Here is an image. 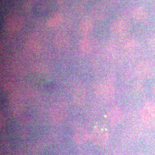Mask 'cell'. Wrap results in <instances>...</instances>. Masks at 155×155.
<instances>
[{
  "label": "cell",
  "mask_w": 155,
  "mask_h": 155,
  "mask_svg": "<svg viewBox=\"0 0 155 155\" xmlns=\"http://www.w3.org/2000/svg\"><path fill=\"white\" fill-rule=\"evenodd\" d=\"M141 118L147 127L155 129V105L152 103H147L141 111Z\"/></svg>",
  "instance_id": "obj_1"
},
{
  "label": "cell",
  "mask_w": 155,
  "mask_h": 155,
  "mask_svg": "<svg viewBox=\"0 0 155 155\" xmlns=\"http://www.w3.org/2000/svg\"><path fill=\"white\" fill-rule=\"evenodd\" d=\"M137 74L142 79H148L153 74V67L148 61H142L137 67Z\"/></svg>",
  "instance_id": "obj_2"
},
{
  "label": "cell",
  "mask_w": 155,
  "mask_h": 155,
  "mask_svg": "<svg viewBox=\"0 0 155 155\" xmlns=\"http://www.w3.org/2000/svg\"><path fill=\"white\" fill-rule=\"evenodd\" d=\"M127 27V20L122 18H117L113 20L110 26L111 31L113 33H122Z\"/></svg>",
  "instance_id": "obj_3"
},
{
  "label": "cell",
  "mask_w": 155,
  "mask_h": 155,
  "mask_svg": "<svg viewBox=\"0 0 155 155\" xmlns=\"http://www.w3.org/2000/svg\"><path fill=\"white\" fill-rule=\"evenodd\" d=\"M148 16V13L147 10L141 6H139L136 8L133 11V16L135 19L143 21L147 18Z\"/></svg>",
  "instance_id": "obj_4"
},
{
  "label": "cell",
  "mask_w": 155,
  "mask_h": 155,
  "mask_svg": "<svg viewBox=\"0 0 155 155\" xmlns=\"http://www.w3.org/2000/svg\"><path fill=\"white\" fill-rule=\"evenodd\" d=\"M122 117V113L119 109H114L111 111L110 120L111 123L117 124L121 120Z\"/></svg>",
  "instance_id": "obj_5"
},
{
  "label": "cell",
  "mask_w": 155,
  "mask_h": 155,
  "mask_svg": "<svg viewBox=\"0 0 155 155\" xmlns=\"http://www.w3.org/2000/svg\"><path fill=\"white\" fill-rule=\"evenodd\" d=\"M95 16L98 19H104L107 15V11L104 6L99 5L94 9Z\"/></svg>",
  "instance_id": "obj_6"
},
{
  "label": "cell",
  "mask_w": 155,
  "mask_h": 155,
  "mask_svg": "<svg viewBox=\"0 0 155 155\" xmlns=\"http://www.w3.org/2000/svg\"><path fill=\"white\" fill-rule=\"evenodd\" d=\"M93 28V24L91 21L89 20H84L81 24V30L83 33H89L90 32Z\"/></svg>",
  "instance_id": "obj_7"
},
{
  "label": "cell",
  "mask_w": 155,
  "mask_h": 155,
  "mask_svg": "<svg viewBox=\"0 0 155 155\" xmlns=\"http://www.w3.org/2000/svg\"><path fill=\"white\" fill-rule=\"evenodd\" d=\"M61 15L57 14L54 16L51 17L47 21V25L50 27H56L61 22Z\"/></svg>",
  "instance_id": "obj_8"
},
{
  "label": "cell",
  "mask_w": 155,
  "mask_h": 155,
  "mask_svg": "<svg viewBox=\"0 0 155 155\" xmlns=\"http://www.w3.org/2000/svg\"><path fill=\"white\" fill-rule=\"evenodd\" d=\"M17 22H21V18H16L15 17H13V18H10L9 20V27L15 30H16L17 28H20L21 27V24L17 23Z\"/></svg>",
  "instance_id": "obj_9"
},
{
  "label": "cell",
  "mask_w": 155,
  "mask_h": 155,
  "mask_svg": "<svg viewBox=\"0 0 155 155\" xmlns=\"http://www.w3.org/2000/svg\"><path fill=\"white\" fill-rule=\"evenodd\" d=\"M153 93L155 95V83L154 84V86H153Z\"/></svg>",
  "instance_id": "obj_10"
},
{
  "label": "cell",
  "mask_w": 155,
  "mask_h": 155,
  "mask_svg": "<svg viewBox=\"0 0 155 155\" xmlns=\"http://www.w3.org/2000/svg\"><path fill=\"white\" fill-rule=\"evenodd\" d=\"M84 1H87V0H84Z\"/></svg>",
  "instance_id": "obj_11"
}]
</instances>
